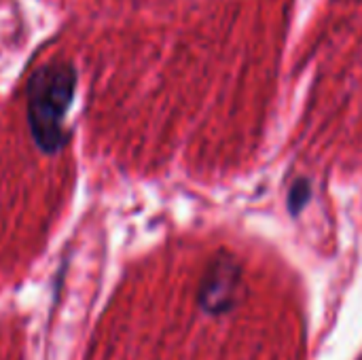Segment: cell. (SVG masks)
<instances>
[{"instance_id": "obj_1", "label": "cell", "mask_w": 362, "mask_h": 360, "mask_svg": "<svg viewBox=\"0 0 362 360\" xmlns=\"http://www.w3.org/2000/svg\"><path fill=\"white\" fill-rule=\"evenodd\" d=\"M78 74L70 62H51L36 68L28 81V125L34 144L45 155L66 146L64 121L74 102Z\"/></svg>"}, {"instance_id": "obj_3", "label": "cell", "mask_w": 362, "mask_h": 360, "mask_svg": "<svg viewBox=\"0 0 362 360\" xmlns=\"http://www.w3.org/2000/svg\"><path fill=\"white\" fill-rule=\"evenodd\" d=\"M310 199V185L305 180H299L293 189H291V195H288V206H291V212H299Z\"/></svg>"}, {"instance_id": "obj_2", "label": "cell", "mask_w": 362, "mask_h": 360, "mask_svg": "<svg viewBox=\"0 0 362 360\" xmlns=\"http://www.w3.org/2000/svg\"><path fill=\"white\" fill-rule=\"evenodd\" d=\"M242 295V265L231 255H218L199 286V306L212 316L231 312Z\"/></svg>"}]
</instances>
